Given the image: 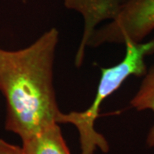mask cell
I'll list each match as a JSON object with an SVG mask.
<instances>
[{
    "label": "cell",
    "instance_id": "5",
    "mask_svg": "<svg viewBox=\"0 0 154 154\" xmlns=\"http://www.w3.org/2000/svg\"><path fill=\"white\" fill-rule=\"evenodd\" d=\"M129 105L131 108L137 111L149 110L152 111L154 115V64L147 69L140 88L130 100ZM146 143L149 148L154 147V122L147 134Z\"/></svg>",
    "mask_w": 154,
    "mask_h": 154
},
{
    "label": "cell",
    "instance_id": "7",
    "mask_svg": "<svg viewBox=\"0 0 154 154\" xmlns=\"http://www.w3.org/2000/svg\"><path fill=\"white\" fill-rule=\"evenodd\" d=\"M117 1H118V3H119L122 6L123 4H124V3H125V2H126L127 0H117Z\"/></svg>",
    "mask_w": 154,
    "mask_h": 154
},
{
    "label": "cell",
    "instance_id": "3",
    "mask_svg": "<svg viewBox=\"0 0 154 154\" xmlns=\"http://www.w3.org/2000/svg\"><path fill=\"white\" fill-rule=\"evenodd\" d=\"M153 30L154 0H127L114 19L94 30L88 46L140 43Z\"/></svg>",
    "mask_w": 154,
    "mask_h": 154
},
{
    "label": "cell",
    "instance_id": "2",
    "mask_svg": "<svg viewBox=\"0 0 154 154\" xmlns=\"http://www.w3.org/2000/svg\"><path fill=\"white\" fill-rule=\"evenodd\" d=\"M126 54L116 65L101 68V76L94 101L84 111L63 113L62 123H71L76 127L80 135L81 154H94L99 148L105 153L110 146L102 134L95 130L94 124L99 116L101 104L122 85L129 76L143 77L147 71L146 58L154 54V37L147 42H128Z\"/></svg>",
    "mask_w": 154,
    "mask_h": 154
},
{
    "label": "cell",
    "instance_id": "1",
    "mask_svg": "<svg viewBox=\"0 0 154 154\" xmlns=\"http://www.w3.org/2000/svg\"><path fill=\"white\" fill-rule=\"evenodd\" d=\"M58 31L51 28L28 47L0 48V91L6 101V130L22 140L62 123L53 85Z\"/></svg>",
    "mask_w": 154,
    "mask_h": 154
},
{
    "label": "cell",
    "instance_id": "6",
    "mask_svg": "<svg viewBox=\"0 0 154 154\" xmlns=\"http://www.w3.org/2000/svg\"><path fill=\"white\" fill-rule=\"evenodd\" d=\"M0 154H25L23 149L0 139Z\"/></svg>",
    "mask_w": 154,
    "mask_h": 154
},
{
    "label": "cell",
    "instance_id": "4",
    "mask_svg": "<svg viewBox=\"0 0 154 154\" xmlns=\"http://www.w3.org/2000/svg\"><path fill=\"white\" fill-rule=\"evenodd\" d=\"M22 149L25 154H71L59 124H54L22 140Z\"/></svg>",
    "mask_w": 154,
    "mask_h": 154
}]
</instances>
